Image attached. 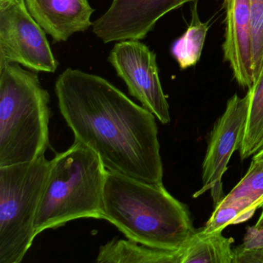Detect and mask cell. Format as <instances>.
Segmentation results:
<instances>
[{
    "label": "cell",
    "mask_w": 263,
    "mask_h": 263,
    "mask_svg": "<svg viewBox=\"0 0 263 263\" xmlns=\"http://www.w3.org/2000/svg\"><path fill=\"white\" fill-rule=\"evenodd\" d=\"M60 111L75 141L93 150L107 170L163 184L156 117L98 75L67 68L57 79Z\"/></svg>",
    "instance_id": "1"
},
{
    "label": "cell",
    "mask_w": 263,
    "mask_h": 263,
    "mask_svg": "<svg viewBox=\"0 0 263 263\" xmlns=\"http://www.w3.org/2000/svg\"><path fill=\"white\" fill-rule=\"evenodd\" d=\"M102 214L103 219L129 239L164 250H181L196 231L187 206L163 184L144 182L108 170Z\"/></svg>",
    "instance_id": "2"
},
{
    "label": "cell",
    "mask_w": 263,
    "mask_h": 263,
    "mask_svg": "<svg viewBox=\"0 0 263 263\" xmlns=\"http://www.w3.org/2000/svg\"><path fill=\"white\" fill-rule=\"evenodd\" d=\"M50 101L37 72L0 62V167L45 155L50 146Z\"/></svg>",
    "instance_id": "3"
},
{
    "label": "cell",
    "mask_w": 263,
    "mask_h": 263,
    "mask_svg": "<svg viewBox=\"0 0 263 263\" xmlns=\"http://www.w3.org/2000/svg\"><path fill=\"white\" fill-rule=\"evenodd\" d=\"M107 170L91 149L74 141L50 160L35 219L36 235L79 218L103 219Z\"/></svg>",
    "instance_id": "4"
},
{
    "label": "cell",
    "mask_w": 263,
    "mask_h": 263,
    "mask_svg": "<svg viewBox=\"0 0 263 263\" xmlns=\"http://www.w3.org/2000/svg\"><path fill=\"white\" fill-rule=\"evenodd\" d=\"M45 155L0 167V263H20L36 238L38 206L48 177Z\"/></svg>",
    "instance_id": "5"
},
{
    "label": "cell",
    "mask_w": 263,
    "mask_h": 263,
    "mask_svg": "<svg viewBox=\"0 0 263 263\" xmlns=\"http://www.w3.org/2000/svg\"><path fill=\"white\" fill-rule=\"evenodd\" d=\"M0 62L47 73L59 66L46 32L30 15L25 0L0 1Z\"/></svg>",
    "instance_id": "6"
},
{
    "label": "cell",
    "mask_w": 263,
    "mask_h": 263,
    "mask_svg": "<svg viewBox=\"0 0 263 263\" xmlns=\"http://www.w3.org/2000/svg\"><path fill=\"white\" fill-rule=\"evenodd\" d=\"M108 61L125 83L129 93L161 124H170L169 104L163 91L155 52L140 41H119L110 51Z\"/></svg>",
    "instance_id": "7"
},
{
    "label": "cell",
    "mask_w": 263,
    "mask_h": 263,
    "mask_svg": "<svg viewBox=\"0 0 263 263\" xmlns=\"http://www.w3.org/2000/svg\"><path fill=\"white\" fill-rule=\"evenodd\" d=\"M251 92L246 96L234 95L228 101L226 110L215 123L211 133L207 152L202 165L203 185L194 198L210 191L214 206L224 198L222 177L235 151L239 149L246 133Z\"/></svg>",
    "instance_id": "8"
},
{
    "label": "cell",
    "mask_w": 263,
    "mask_h": 263,
    "mask_svg": "<svg viewBox=\"0 0 263 263\" xmlns=\"http://www.w3.org/2000/svg\"><path fill=\"white\" fill-rule=\"evenodd\" d=\"M199 0H112L108 10L93 23V32L105 43L141 41L161 17Z\"/></svg>",
    "instance_id": "9"
},
{
    "label": "cell",
    "mask_w": 263,
    "mask_h": 263,
    "mask_svg": "<svg viewBox=\"0 0 263 263\" xmlns=\"http://www.w3.org/2000/svg\"><path fill=\"white\" fill-rule=\"evenodd\" d=\"M223 6L226 12L223 58L237 84L249 90L254 85L249 0H223Z\"/></svg>",
    "instance_id": "10"
},
{
    "label": "cell",
    "mask_w": 263,
    "mask_h": 263,
    "mask_svg": "<svg viewBox=\"0 0 263 263\" xmlns=\"http://www.w3.org/2000/svg\"><path fill=\"white\" fill-rule=\"evenodd\" d=\"M27 10L54 42H65L88 30L95 10L89 0H25Z\"/></svg>",
    "instance_id": "11"
},
{
    "label": "cell",
    "mask_w": 263,
    "mask_h": 263,
    "mask_svg": "<svg viewBox=\"0 0 263 263\" xmlns=\"http://www.w3.org/2000/svg\"><path fill=\"white\" fill-rule=\"evenodd\" d=\"M98 263H181V250L150 247L132 239L114 238L101 246Z\"/></svg>",
    "instance_id": "12"
},
{
    "label": "cell",
    "mask_w": 263,
    "mask_h": 263,
    "mask_svg": "<svg viewBox=\"0 0 263 263\" xmlns=\"http://www.w3.org/2000/svg\"><path fill=\"white\" fill-rule=\"evenodd\" d=\"M233 242L221 232L196 230L181 250V263H233Z\"/></svg>",
    "instance_id": "13"
},
{
    "label": "cell",
    "mask_w": 263,
    "mask_h": 263,
    "mask_svg": "<svg viewBox=\"0 0 263 263\" xmlns=\"http://www.w3.org/2000/svg\"><path fill=\"white\" fill-rule=\"evenodd\" d=\"M192 21L187 30L172 44L171 53L181 70H186L198 64L209 31V22L200 21L198 2L193 3Z\"/></svg>",
    "instance_id": "14"
},
{
    "label": "cell",
    "mask_w": 263,
    "mask_h": 263,
    "mask_svg": "<svg viewBox=\"0 0 263 263\" xmlns=\"http://www.w3.org/2000/svg\"><path fill=\"white\" fill-rule=\"evenodd\" d=\"M251 92L249 115L244 138L239 147L240 158L247 159L263 147V72Z\"/></svg>",
    "instance_id": "15"
},
{
    "label": "cell",
    "mask_w": 263,
    "mask_h": 263,
    "mask_svg": "<svg viewBox=\"0 0 263 263\" xmlns=\"http://www.w3.org/2000/svg\"><path fill=\"white\" fill-rule=\"evenodd\" d=\"M255 209L247 202L240 201H221L212 212L210 218L202 228L205 233L222 232L230 224H239L253 216Z\"/></svg>",
    "instance_id": "16"
},
{
    "label": "cell",
    "mask_w": 263,
    "mask_h": 263,
    "mask_svg": "<svg viewBox=\"0 0 263 263\" xmlns=\"http://www.w3.org/2000/svg\"><path fill=\"white\" fill-rule=\"evenodd\" d=\"M222 200L246 201L256 209L263 207V164L251 162L242 179Z\"/></svg>",
    "instance_id": "17"
},
{
    "label": "cell",
    "mask_w": 263,
    "mask_h": 263,
    "mask_svg": "<svg viewBox=\"0 0 263 263\" xmlns=\"http://www.w3.org/2000/svg\"><path fill=\"white\" fill-rule=\"evenodd\" d=\"M249 6L252 28V68L255 84L263 72V0H249Z\"/></svg>",
    "instance_id": "18"
},
{
    "label": "cell",
    "mask_w": 263,
    "mask_h": 263,
    "mask_svg": "<svg viewBox=\"0 0 263 263\" xmlns=\"http://www.w3.org/2000/svg\"><path fill=\"white\" fill-rule=\"evenodd\" d=\"M233 263H263V249H234Z\"/></svg>",
    "instance_id": "19"
},
{
    "label": "cell",
    "mask_w": 263,
    "mask_h": 263,
    "mask_svg": "<svg viewBox=\"0 0 263 263\" xmlns=\"http://www.w3.org/2000/svg\"><path fill=\"white\" fill-rule=\"evenodd\" d=\"M238 247L241 249H263V229H257L254 226L247 228L242 244Z\"/></svg>",
    "instance_id": "20"
},
{
    "label": "cell",
    "mask_w": 263,
    "mask_h": 263,
    "mask_svg": "<svg viewBox=\"0 0 263 263\" xmlns=\"http://www.w3.org/2000/svg\"><path fill=\"white\" fill-rule=\"evenodd\" d=\"M252 162L263 164V147L259 152H257L256 154L254 155Z\"/></svg>",
    "instance_id": "21"
},
{
    "label": "cell",
    "mask_w": 263,
    "mask_h": 263,
    "mask_svg": "<svg viewBox=\"0 0 263 263\" xmlns=\"http://www.w3.org/2000/svg\"><path fill=\"white\" fill-rule=\"evenodd\" d=\"M254 227H255V229H263V209L262 212H261V215H260L258 221H257L256 224H255V226H254Z\"/></svg>",
    "instance_id": "22"
},
{
    "label": "cell",
    "mask_w": 263,
    "mask_h": 263,
    "mask_svg": "<svg viewBox=\"0 0 263 263\" xmlns=\"http://www.w3.org/2000/svg\"><path fill=\"white\" fill-rule=\"evenodd\" d=\"M0 1H7V0H0Z\"/></svg>",
    "instance_id": "23"
}]
</instances>
